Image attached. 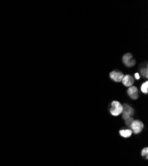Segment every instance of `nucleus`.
<instances>
[{"label": "nucleus", "instance_id": "obj_13", "mask_svg": "<svg viewBox=\"0 0 148 166\" xmlns=\"http://www.w3.org/2000/svg\"><path fill=\"white\" fill-rule=\"evenodd\" d=\"M134 76H135V78H136L137 80H139L140 78V75L139 73H136L134 75Z\"/></svg>", "mask_w": 148, "mask_h": 166}, {"label": "nucleus", "instance_id": "obj_6", "mask_svg": "<svg viewBox=\"0 0 148 166\" xmlns=\"http://www.w3.org/2000/svg\"><path fill=\"white\" fill-rule=\"evenodd\" d=\"M127 94L129 97L133 100H136L139 97V91L136 86H132L128 88Z\"/></svg>", "mask_w": 148, "mask_h": 166}, {"label": "nucleus", "instance_id": "obj_10", "mask_svg": "<svg viewBox=\"0 0 148 166\" xmlns=\"http://www.w3.org/2000/svg\"><path fill=\"white\" fill-rule=\"evenodd\" d=\"M141 90L143 94H147L148 93V82L146 81L142 84L141 86Z\"/></svg>", "mask_w": 148, "mask_h": 166}, {"label": "nucleus", "instance_id": "obj_2", "mask_svg": "<svg viewBox=\"0 0 148 166\" xmlns=\"http://www.w3.org/2000/svg\"><path fill=\"white\" fill-rule=\"evenodd\" d=\"M143 128H144V125H143V122L138 120H134L132 122L130 130L132 131V133H134L135 134H138L142 132Z\"/></svg>", "mask_w": 148, "mask_h": 166}, {"label": "nucleus", "instance_id": "obj_1", "mask_svg": "<svg viewBox=\"0 0 148 166\" xmlns=\"http://www.w3.org/2000/svg\"><path fill=\"white\" fill-rule=\"evenodd\" d=\"M123 111V106L118 101H113L111 103V107L110 109V114L114 116L120 115Z\"/></svg>", "mask_w": 148, "mask_h": 166}, {"label": "nucleus", "instance_id": "obj_7", "mask_svg": "<svg viewBox=\"0 0 148 166\" xmlns=\"http://www.w3.org/2000/svg\"><path fill=\"white\" fill-rule=\"evenodd\" d=\"M134 82H135V81H134V77L130 75H124L123 78H122V80H121V82H122V84L125 86H127V87H130V86H133Z\"/></svg>", "mask_w": 148, "mask_h": 166}, {"label": "nucleus", "instance_id": "obj_12", "mask_svg": "<svg viewBox=\"0 0 148 166\" xmlns=\"http://www.w3.org/2000/svg\"><path fill=\"white\" fill-rule=\"evenodd\" d=\"M142 156L143 157H146V160L148 159V148L147 147H144L142 150Z\"/></svg>", "mask_w": 148, "mask_h": 166}, {"label": "nucleus", "instance_id": "obj_3", "mask_svg": "<svg viewBox=\"0 0 148 166\" xmlns=\"http://www.w3.org/2000/svg\"><path fill=\"white\" fill-rule=\"evenodd\" d=\"M123 63L128 67H132L136 64V60L133 58L131 53H125L122 57Z\"/></svg>", "mask_w": 148, "mask_h": 166}, {"label": "nucleus", "instance_id": "obj_5", "mask_svg": "<svg viewBox=\"0 0 148 166\" xmlns=\"http://www.w3.org/2000/svg\"><path fill=\"white\" fill-rule=\"evenodd\" d=\"M124 76L123 73L119 71H113L110 73V78L112 81L116 82H121Z\"/></svg>", "mask_w": 148, "mask_h": 166}, {"label": "nucleus", "instance_id": "obj_9", "mask_svg": "<svg viewBox=\"0 0 148 166\" xmlns=\"http://www.w3.org/2000/svg\"><path fill=\"white\" fill-rule=\"evenodd\" d=\"M140 74L142 77H143L146 78H147L148 77V68L146 65V67H143L140 69Z\"/></svg>", "mask_w": 148, "mask_h": 166}, {"label": "nucleus", "instance_id": "obj_8", "mask_svg": "<svg viewBox=\"0 0 148 166\" xmlns=\"http://www.w3.org/2000/svg\"><path fill=\"white\" fill-rule=\"evenodd\" d=\"M120 135L124 138H130L132 135V131L130 129H125V130H120Z\"/></svg>", "mask_w": 148, "mask_h": 166}, {"label": "nucleus", "instance_id": "obj_11", "mask_svg": "<svg viewBox=\"0 0 148 166\" xmlns=\"http://www.w3.org/2000/svg\"><path fill=\"white\" fill-rule=\"evenodd\" d=\"M134 118L132 117H130L129 118H128L127 120H125V124L126 126H128V128H131V126H132V122H134Z\"/></svg>", "mask_w": 148, "mask_h": 166}, {"label": "nucleus", "instance_id": "obj_4", "mask_svg": "<svg viewBox=\"0 0 148 166\" xmlns=\"http://www.w3.org/2000/svg\"><path fill=\"white\" fill-rule=\"evenodd\" d=\"M123 106V111H122V118L124 120H127L129 118L134 115V110L132 107L130 106L127 104H124L122 105Z\"/></svg>", "mask_w": 148, "mask_h": 166}]
</instances>
